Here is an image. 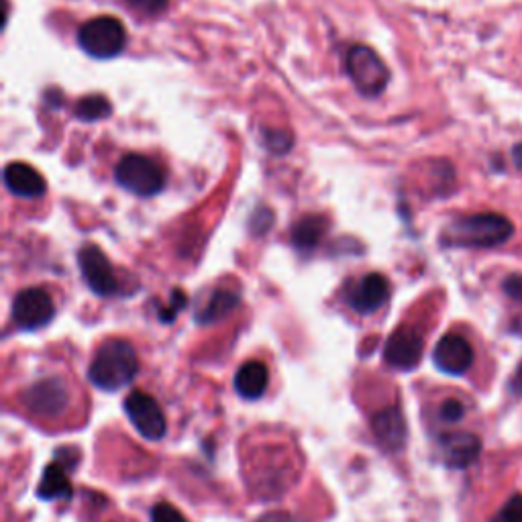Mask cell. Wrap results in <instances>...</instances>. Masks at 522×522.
Masks as SVG:
<instances>
[{"instance_id":"1","label":"cell","mask_w":522,"mask_h":522,"mask_svg":"<svg viewBox=\"0 0 522 522\" xmlns=\"http://www.w3.org/2000/svg\"><path fill=\"white\" fill-rule=\"evenodd\" d=\"M514 235V225L498 213H478L451 221L441 233L445 247L459 249H494L508 243Z\"/></svg>"},{"instance_id":"2","label":"cell","mask_w":522,"mask_h":522,"mask_svg":"<svg viewBox=\"0 0 522 522\" xmlns=\"http://www.w3.org/2000/svg\"><path fill=\"white\" fill-rule=\"evenodd\" d=\"M139 372V359L133 345L125 339H109L104 341L88 368L90 382L104 390L117 392L129 386Z\"/></svg>"},{"instance_id":"3","label":"cell","mask_w":522,"mask_h":522,"mask_svg":"<svg viewBox=\"0 0 522 522\" xmlns=\"http://www.w3.org/2000/svg\"><path fill=\"white\" fill-rule=\"evenodd\" d=\"M78 43L90 58L111 60L125 49L127 33L119 19L96 17L80 27Z\"/></svg>"},{"instance_id":"4","label":"cell","mask_w":522,"mask_h":522,"mask_svg":"<svg viewBox=\"0 0 522 522\" xmlns=\"http://www.w3.org/2000/svg\"><path fill=\"white\" fill-rule=\"evenodd\" d=\"M347 74L365 96H378L390 82V72L382 58L368 45H355L347 54Z\"/></svg>"},{"instance_id":"5","label":"cell","mask_w":522,"mask_h":522,"mask_svg":"<svg viewBox=\"0 0 522 522\" xmlns=\"http://www.w3.org/2000/svg\"><path fill=\"white\" fill-rule=\"evenodd\" d=\"M115 178L125 190H129L137 196L158 194V192H162V188L166 184L164 170L153 160H149V158H145V155H139V153L125 155V158L117 164Z\"/></svg>"},{"instance_id":"6","label":"cell","mask_w":522,"mask_h":522,"mask_svg":"<svg viewBox=\"0 0 522 522\" xmlns=\"http://www.w3.org/2000/svg\"><path fill=\"white\" fill-rule=\"evenodd\" d=\"M125 412L137 433L147 441H162L166 437V414L153 396L131 392L125 398Z\"/></svg>"},{"instance_id":"7","label":"cell","mask_w":522,"mask_h":522,"mask_svg":"<svg viewBox=\"0 0 522 522\" xmlns=\"http://www.w3.org/2000/svg\"><path fill=\"white\" fill-rule=\"evenodd\" d=\"M56 315L51 296L41 288H27L17 294L13 302V321L25 331H37L45 327Z\"/></svg>"},{"instance_id":"8","label":"cell","mask_w":522,"mask_h":522,"mask_svg":"<svg viewBox=\"0 0 522 522\" xmlns=\"http://www.w3.org/2000/svg\"><path fill=\"white\" fill-rule=\"evenodd\" d=\"M78 264L86 284L94 294L98 296L117 294L119 282L113 272L111 261L102 253V249H98L96 245H84L78 255Z\"/></svg>"},{"instance_id":"9","label":"cell","mask_w":522,"mask_h":522,"mask_svg":"<svg viewBox=\"0 0 522 522\" xmlns=\"http://www.w3.org/2000/svg\"><path fill=\"white\" fill-rule=\"evenodd\" d=\"M23 402L29 410L43 416H58L68 408L70 394L60 378H47L29 386L23 394Z\"/></svg>"},{"instance_id":"10","label":"cell","mask_w":522,"mask_h":522,"mask_svg":"<svg viewBox=\"0 0 522 522\" xmlns=\"http://www.w3.org/2000/svg\"><path fill=\"white\" fill-rule=\"evenodd\" d=\"M423 337L414 329L402 327L390 335L384 347V359L396 370H414L423 359Z\"/></svg>"},{"instance_id":"11","label":"cell","mask_w":522,"mask_h":522,"mask_svg":"<svg viewBox=\"0 0 522 522\" xmlns=\"http://www.w3.org/2000/svg\"><path fill=\"white\" fill-rule=\"evenodd\" d=\"M390 298V284L382 274H368L347 290V304L359 315H372Z\"/></svg>"},{"instance_id":"12","label":"cell","mask_w":522,"mask_h":522,"mask_svg":"<svg viewBox=\"0 0 522 522\" xmlns=\"http://www.w3.org/2000/svg\"><path fill=\"white\" fill-rule=\"evenodd\" d=\"M433 361L443 374L449 376H463L474 363V349L461 335H445L435 351Z\"/></svg>"},{"instance_id":"13","label":"cell","mask_w":522,"mask_h":522,"mask_svg":"<svg viewBox=\"0 0 522 522\" xmlns=\"http://www.w3.org/2000/svg\"><path fill=\"white\" fill-rule=\"evenodd\" d=\"M439 453L449 467L463 469L480 457L482 441L472 433H447L439 437Z\"/></svg>"},{"instance_id":"14","label":"cell","mask_w":522,"mask_h":522,"mask_svg":"<svg viewBox=\"0 0 522 522\" xmlns=\"http://www.w3.org/2000/svg\"><path fill=\"white\" fill-rule=\"evenodd\" d=\"M372 431L378 439V443L386 449V451H402L406 445V421L400 412V408L396 406H388L384 410H380L374 421H372Z\"/></svg>"},{"instance_id":"15","label":"cell","mask_w":522,"mask_h":522,"mask_svg":"<svg viewBox=\"0 0 522 522\" xmlns=\"http://www.w3.org/2000/svg\"><path fill=\"white\" fill-rule=\"evenodd\" d=\"M5 184L9 192L19 198H39L45 194L47 188L43 176L35 168L21 162L7 166Z\"/></svg>"},{"instance_id":"16","label":"cell","mask_w":522,"mask_h":522,"mask_svg":"<svg viewBox=\"0 0 522 522\" xmlns=\"http://www.w3.org/2000/svg\"><path fill=\"white\" fill-rule=\"evenodd\" d=\"M268 384H270V374H268L266 363H261V361L243 363L235 376V390L239 392V396H243L247 400H257L264 396V392L268 390Z\"/></svg>"},{"instance_id":"17","label":"cell","mask_w":522,"mask_h":522,"mask_svg":"<svg viewBox=\"0 0 522 522\" xmlns=\"http://www.w3.org/2000/svg\"><path fill=\"white\" fill-rule=\"evenodd\" d=\"M37 496L41 500H70L72 498V482L68 467L62 461H56L45 467L43 478L37 488Z\"/></svg>"},{"instance_id":"18","label":"cell","mask_w":522,"mask_h":522,"mask_svg":"<svg viewBox=\"0 0 522 522\" xmlns=\"http://www.w3.org/2000/svg\"><path fill=\"white\" fill-rule=\"evenodd\" d=\"M327 229H329V223L325 217H319V215L302 217L292 229V243L298 251H304V253L312 251L319 247Z\"/></svg>"},{"instance_id":"19","label":"cell","mask_w":522,"mask_h":522,"mask_svg":"<svg viewBox=\"0 0 522 522\" xmlns=\"http://www.w3.org/2000/svg\"><path fill=\"white\" fill-rule=\"evenodd\" d=\"M237 306H239V294H235L231 290H217L211 298H208V302L202 306L196 321L200 325L219 323L225 317H229Z\"/></svg>"},{"instance_id":"20","label":"cell","mask_w":522,"mask_h":522,"mask_svg":"<svg viewBox=\"0 0 522 522\" xmlns=\"http://www.w3.org/2000/svg\"><path fill=\"white\" fill-rule=\"evenodd\" d=\"M113 107L111 102L104 98L102 94H90L84 96L78 104H76V117L82 121H102L111 117Z\"/></svg>"},{"instance_id":"21","label":"cell","mask_w":522,"mask_h":522,"mask_svg":"<svg viewBox=\"0 0 522 522\" xmlns=\"http://www.w3.org/2000/svg\"><path fill=\"white\" fill-rule=\"evenodd\" d=\"M492 522H522V496H512L492 518Z\"/></svg>"},{"instance_id":"22","label":"cell","mask_w":522,"mask_h":522,"mask_svg":"<svg viewBox=\"0 0 522 522\" xmlns=\"http://www.w3.org/2000/svg\"><path fill=\"white\" fill-rule=\"evenodd\" d=\"M123 3L143 15H158L168 7V0H123Z\"/></svg>"},{"instance_id":"23","label":"cell","mask_w":522,"mask_h":522,"mask_svg":"<svg viewBox=\"0 0 522 522\" xmlns=\"http://www.w3.org/2000/svg\"><path fill=\"white\" fill-rule=\"evenodd\" d=\"M151 522H186V518L170 504H158L151 510Z\"/></svg>"},{"instance_id":"24","label":"cell","mask_w":522,"mask_h":522,"mask_svg":"<svg viewBox=\"0 0 522 522\" xmlns=\"http://www.w3.org/2000/svg\"><path fill=\"white\" fill-rule=\"evenodd\" d=\"M502 290H504V294H506L512 302L522 304V276H520V274H510V276H506L504 282H502Z\"/></svg>"},{"instance_id":"25","label":"cell","mask_w":522,"mask_h":522,"mask_svg":"<svg viewBox=\"0 0 522 522\" xmlns=\"http://www.w3.org/2000/svg\"><path fill=\"white\" fill-rule=\"evenodd\" d=\"M463 412H465V408H463V404L459 402V400H445L443 404H441V419L445 421V423H457V421H461L463 419Z\"/></svg>"},{"instance_id":"26","label":"cell","mask_w":522,"mask_h":522,"mask_svg":"<svg viewBox=\"0 0 522 522\" xmlns=\"http://www.w3.org/2000/svg\"><path fill=\"white\" fill-rule=\"evenodd\" d=\"M184 304H186V296H184V292H180V290H176L174 294H172V304L166 308V310H162V321H166V323H172L174 321V317L178 315V312L184 308Z\"/></svg>"},{"instance_id":"27","label":"cell","mask_w":522,"mask_h":522,"mask_svg":"<svg viewBox=\"0 0 522 522\" xmlns=\"http://www.w3.org/2000/svg\"><path fill=\"white\" fill-rule=\"evenodd\" d=\"M266 141H268V145H270L274 151H278V153L286 151V149L280 145L282 141H284V143H292V141H290V137H288V135H284V133H280V131L266 133Z\"/></svg>"},{"instance_id":"28","label":"cell","mask_w":522,"mask_h":522,"mask_svg":"<svg viewBox=\"0 0 522 522\" xmlns=\"http://www.w3.org/2000/svg\"><path fill=\"white\" fill-rule=\"evenodd\" d=\"M508 388H510V392H512L514 396H522V361H520L518 368L514 370Z\"/></svg>"},{"instance_id":"29","label":"cell","mask_w":522,"mask_h":522,"mask_svg":"<svg viewBox=\"0 0 522 522\" xmlns=\"http://www.w3.org/2000/svg\"><path fill=\"white\" fill-rule=\"evenodd\" d=\"M257 522H294V520L284 512H270L266 516H261Z\"/></svg>"},{"instance_id":"30","label":"cell","mask_w":522,"mask_h":522,"mask_svg":"<svg viewBox=\"0 0 522 522\" xmlns=\"http://www.w3.org/2000/svg\"><path fill=\"white\" fill-rule=\"evenodd\" d=\"M512 164L516 166V170H522V143H516L512 147Z\"/></svg>"}]
</instances>
